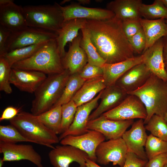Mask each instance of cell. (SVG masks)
<instances>
[{
	"label": "cell",
	"mask_w": 167,
	"mask_h": 167,
	"mask_svg": "<svg viewBox=\"0 0 167 167\" xmlns=\"http://www.w3.org/2000/svg\"><path fill=\"white\" fill-rule=\"evenodd\" d=\"M85 28L106 63H116L135 57L123 31L122 21L115 16L105 20L87 19Z\"/></svg>",
	"instance_id": "6da1fadb"
},
{
	"label": "cell",
	"mask_w": 167,
	"mask_h": 167,
	"mask_svg": "<svg viewBox=\"0 0 167 167\" xmlns=\"http://www.w3.org/2000/svg\"><path fill=\"white\" fill-rule=\"evenodd\" d=\"M127 94L137 96L144 105L147 113L144 124L154 115L164 118L167 111V81L152 74L142 86Z\"/></svg>",
	"instance_id": "7a4b0ae2"
},
{
	"label": "cell",
	"mask_w": 167,
	"mask_h": 167,
	"mask_svg": "<svg viewBox=\"0 0 167 167\" xmlns=\"http://www.w3.org/2000/svg\"><path fill=\"white\" fill-rule=\"evenodd\" d=\"M11 68L34 71L48 75L60 73L65 70L56 39L47 42L31 57L15 63Z\"/></svg>",
	"instance_id": "3957f363"
},
{
	"label": "cell",
	"mask_w": 167,
	"mask_h": 167,
	"mask_svg": "<svg viewBox=\"0 0 167 167\" xmlns=\"http://www.w3.org/2000/svg\"><path fill=\"white\" fill-rule=\"evenodd\" d=\"M70 75L65 70L60 73L48 75L34 93L31 113L37 116L51 109L61 96Z\"/></svg>",
	"instance_id": "277c9868"
},
{
	"label": "cell",
	"mask_w": 167,
	"mask_h": 167,
	"mask_svg": "<svg viewBox=\"0 0 167 167\" xmlns=\"http://www.w3.org/2000/svg\"><path fill=\"white\" fill-rule=\"evenodd\" d=\"M9 120L10 124L31 143L53 148L54 147L52 144L60 141L57 135L47 127L36 116L31 113L21 111Z\"/></svg>",
	"instance_id": "5b68a950"
},
{
	"label": "cell",
	"mask_w": 167,
	"mask_h": 167,
	"mask_svg": "<svg viewBox=\"0 0 167 167\" xmlns=\"http://www.w3.org/2000/svg\"><path fill=\"white\" fill-rule=\"evenodd\" d=\"M23 10L27 26L57 33L64 22L62 12L56 2L54 5L25 6Z\"/></svg>",
	"instance_id": "8992f818"
},
{
	"label": "cell",
	"mask_w": 167,
	"mask_h": 167,
	"mask_svg": "<svg viewBox=\"0 0 167 167\" xmlns=\"http://www.w3.org/2000/svg\"><path fill=\"white\" fill-rule=\"evenodd\" d=\"M57 34L39 28L27 26L18 31L11 32L6 43L7 52L56 39Z\"/></svg>",
	"instance_id": "52a82bcc"
},
{
	"label": "cell",
	"mask_w": 167,
	"mask_h": 167,
	"mask_svg": "<svg viewBox=\"0 0 167 167\" xmlns=\"http://www.w3.org/2000/svg\"><path fill=\"white\" fill-rule=\"evenodd\" d=\"M102 115L107 119L114 120L136 118L144 120L147 116V113L144 105L138 97L128 94L119 105Z\"/></svg>",
	"instance_id": "ba28073f"
},
{
	"label": "cell",
	"mask_w": 167,
	"mask_h": 167,
	"mask_svg": "<svg viewBox=\"0 0 167 167\" xmlns=\"http://www.w3.org/2000/svg\"><path fill=\"white\" fill-rule=\"evenodd\" d=\"M127 152L126 144L122 138L104 141L96 150V162L105 165L112 162L114 165L123 167Z\"/></svg>",
	"instance_id": "9c48e42d"
},
{
	"label": "cell",
	"mask_w": 167,
	"mask_h": 167,
	"mask_svg": "<svg viewBox=\"0 0 167 167\" xmlns=\"http://www.w3.org/2000/svg\"><path fill=\"white\" fill-rule=\"evenodd\" d=\"M51 164L54 167H69L74 162L78 163L79 167H86V159L88 158L84 151L70 145H57L48 153Z\"/></svg>",
	"instance_id": "30bf717a"
},
{
	"label": "cell",
	"mask_w": 167,
	"mask_h": 167,
	"mask_svg": "<svg viewBox=\"0 0 167 167\" xmlns=\"http://www.w3.org/2000/svg\"><path fill=\"white\" fill-rule=\"evenodd\" d=\"M0 153L5 161H29L37 167H44L41 156L30 144H18L0 142Z\"/></svg>",
	"instance_id": "8fae6325"
},
{
	"label": "cell",
	"mask_w": 167,
	"mask_h": 167,
	"mask_svg": "<svg viewBox=\"0 0 167 167\" xmlns=\"http://www.w3.org/2000/svg\"><path fill=\"white\" fill-rule=\"evenodd\" d=\"M0 26L11 32L27 27L23 6L17 5L13 0H0Z\"/></svg>",
	"instance_id": "7c38bea8"
},
{
	"label": "cell",
	"mask_w": 167,
	"mask_h": 167,
	"mask_svg": "<svg viewBox=\"0 0 167 167\" xmlns=\"http://www.w3.org/2000/svg\"><path fill=\"white\" fill-rule=\"evenodd\" d=\"M105 137L100 132L88 130L86 133L78 135H68L60 141L62 145L75 147L86 153L88 158L96 162V150L98 145L105 141Z\"/></svg>",
	"instance_id": "4fadbf2b"
},
{
	"label": "cell",
	"mask_w": 167,
	"mask_h": 167,
	"mask_svg": "<svg viewBox=\"0 0 167 167\" xmlns=\"http://www.w3.org/2000/svg\"><path fill=\"white\" fill-rule=\"evenodd\" d=\"M134 122V120H110L101 115L96 118L88 121L87 128L88 130L100 132L109 140L116 139L122 138L127 129Z\"/></svg>",
	"instance_id": "5bb4252c"
},
{
	"label": "cell",
	"mask_w": 167,
	"mask_h": 167,
	"mask_svg": "<svg viewBox=\"0 0 167 167\" xmlns=\"http://www.w3.org/2000/svg\"><path fill=\"white\" fill-rule=\"evenodd\" d=\"M57 3L62 12L64 22L75 19L105 20L115 16L113 13L107 9L88 7L76 3L65 6Z\"/></svg>",
	"instance_id": "9a60e30c"
},
{
	"label": "cell",
	"mask_w": 167,
	"mask_h": 167,
	"mask_svg": "<svg viewBox=\"0 0 167 167\" xmlns=\"http://www.w3.org/2000/svg\"><path fill=\"white\" fill-rule=\"evenodd\" d=\"M144 125V120L139 119L134 122L130 130L125 131L122 138L128 152L135 154L142 159L148 160L144 148L148 137Z\"/></svg>",
	"instance_id": "2e32d148"
},
{
	"label": "cell",
	"mask_w": 167,
	"mask_h": 167,
	"mask_svg": "<svg viewBox=\"0 0 167 167\" xmlns=\"http://www.w3.org/2000/svg\"><path fill=\"white\" fill-rule=\"evenodd\" d=\"M46 77L39 71L11 68L10 82L20 91L32 93Z\"/></svg>",
	"instance_id": "e0dca14e"
},
{
	"label": "cell",
	"mask_w": 167,
	"mask_h": 167,
	"mask_svg": "<svg viewBox=\"0 0 167 167\" xmlns=\"http://www.w3.org/2000/svg\"><path fill=\"white\" fill-rule=\"evenodd\" d=\"M102 91L90 101L77 107L74 121L68 130L61 134L60 141L68 135H78L87 132V126L92 111L98 106Z\"/></svg>",
	"instance_id": "ac0fdd59"
},
{
	"label": "cell",
	"mask_w": 167,
	"mask_h": 167,
	"mask_svg": "<svg viewBox=\"0 0 167 167\" xmlns=\"http://www.w3.org/2000/svg\"><path fill=\"white\" fill-rule=\"evenodd\" d=\"M152 73L142 62L128 70L116 81L115 85L127 93L142 86Z\"/></svg>",
	"instance_id": "d6986e66"
},
{
	"label": "cell",
	"mask_w": 167,
	"mask_h": 167,
	"mask_svg": "<svg viewBox=\"0 0 167 167\" xmlns=\"http://www.w3.org/2000/svg\"><path fill=\"white\" fill-rule=\"evenodd\" d=\"M163 37L143 52V62L152 74L167 81V73L163 57Z\"/></svg>",
	"instance_id": "ffe728a7"
},
{
	"label": "cell",
	"mask_w": 167,
	"mask_h": 167,
	"mask_svg": "<svg viewBox=\"0 0 167 167\" xmlns=\"http://www.w3.org/2000/svg\"><path fill=\"white\" fill-rule=\"evenodd\" d=\"M81 36L79 34L73 40L68 51L62 58L64 69L67 70L71 75L79 72L88 63L86 54L80 46Z\"/></svg>",
	"instance_id": "44dd1931"
},
{
	"label": "cell",
	"mask_w": 167,
	"mask_h": 167,
	"mask_svg": "<svg viewBox=\"0 0 167 167\" xmlns=\"http://www.w3.org/2000/svg\"><path fill=\"white\" fill-rule=\"evenodd\" d=\"M128 95L126 92L115 85L106 87L102 91L101 102L90 115L88 121L96 118L115 108L121 103Z\"/></svg>",
	"instance_id": "7402d4cb"
},
{
	"label": "cell",
	"mask_w": 167,
	"mask_h": 167,
	"mask_svg": "<svg viewBox=\"0 0 167 167\" xmlns=\"http://www.w3.org/2000/svg\"><path fill=\"white\" fill-rule=\"evenodd\" d=\"M143 54L124 61L113 64L105 63L101 66L103 77L106 87L115 85L117 80L133 66L143 62Z\"/></svg>",
	"instance_id": "603a6c76"
},
{
	"label": "cell",
	"mask_w": 167,
	"mask_h": 167,
	"mask_svg": "<svg viewBox=\"0 0 167 167\" xmlns=\"http://www.w3.org/2000/svg\"><path fill=\"white\" fill-rule=\"evenodd\" d=\"M86 23L87 19H75L63 22L57 33L56 39L62 58L66 53L65 47L66 44L71 42L79 35V30L85 28Z\"/></svg>",
	"instance_id": "cb8c5ba5"
},
{
	"label": "cell",
	"mask_w": 167,
	"mask_h": 167,
	"mask_svg": "<svg viewBox=\"0 0 167 167\" xmlns=\"http://www.w3.org/2000/svg\"><path fill=\"white\" fill-rule=\"evenodd\" d=\"M141 0H115L107 4V9L111 11L115 16L122 21L140 18Z\"/></svg>",
	"instance_id": "d4e9b609"
},
{
	"label": "cell",
	"mask_w": 167,
	"mask_h": 167,
	"mask_svg": "<svg viewBox=\"0 0 167 167\" xmlns=\"http://www.w3.org/2000/svg\"><path fill=\"white\" fill-rule=\"evenodd\" d=\"M139 20L146 38L144 51L159 40L167 35V24L165 19L151 20L140 18Z\"/></svg>",
	"instance_id": "484cf974"
},
{
	"label": "cell",
	"mask_w": 167,
	"mask_h": 167,
	"mask_svg": "<svg viewBox=\"0 0 167 167\" xmlns=\"http://www.w3.org/2000/svg\"><path fill=\"white\" fill-rule=\"evenodd\" d=\"M106 87L103 76L87 80L72 100L78 107L92 100Z\"/></svg>",
	"instance_id": "4316f807"
},
{
	"label": "cell",
	"mask_w": 167,
	"mask_h": 167,
	"mask_svg": "<svg viewBox=\"0 0 167 167\" xmlns=\"http://www.w3.org/2000/svg\"><path fill=\"white\" fill-rule=\"evenodd\" d=\"M86 81L81 78L78 73L71 75L61 96L52 108L62 105L71 101Z\"/></svg>",
	"instance_id": "83f0119b"
},
{
	"label": "cell",
	"mask_w": 167,
	"mask_h": 167,
	"mask_svg": "<svg viewBox=\"0 0 167 167\" xmlns=\"http://www.w3.org/2000/svg\"><path fill=\"white\" fill-rule=\"evenodd\" d=\"M62 114V105H59L36 116L45 126L58 135L61 134Z\"/></svg>",
	"instance_id": "f1b7e54d"
},
{
	"label": "cell",
	"mask_w": 167,
	"mask_h": 167,
	"mask_svg": "<svg viewBox=\"0 0 167 167\" xmlns=\"http://www.w3.org/2000/svg\"><path fill=\"white\" fill-rule=\"evenodd\" d=\"M80 46L85 52L88 59V63L95 66H102L105 62L97 52L90 38L88 30L82 29Z\"/></svg>",
	"instance_id": "f546056e"
},
{
	"label": "cell",
	"mask_w": 167,
	"mask_h": 167,
	"mask_svg": "<svg viewBox=\"0 0 167 167\" xmlns=\"http://www.w3.org/2000/svg\"><path fill=\"white\" fill-rule=\"evenodd\" d=\"M48 42L18 49L7 52L2 57L6 59L11 67L15 63L32 56Z\"/></svg>",
	"instance_id": "4dcf8cb0"
},
{
	"label": "cell",
	"mask_w": 167,
	"mask_h": 167,
	"mask_svg": "<svg viewBox=\"0 0 167 167\" xmlns=\"http://www.w3.org/2000/svg\"><path fill=\"white\" fill-rule=\"evenodd\" d=\"M139 13L140 16L146 19H167V8L161 0H155L149 5L142 3L139 8Z\"/></svg>",
	"instance_id": "1f68e13d"
},
{
	"label": "cell",
	"mask_w": 167,
	"mask_h": 167,
	"mask_svg": "<svg viewBox=\"0 0 167 167\" xmlns=\"http://www.w3.org/2000/svg\"><path fill=\"white\" fill-rule=\"evenodd\" d=\"M145 127L152 135L167 141V122L163 118L156 115H153Z\"/></svg>",
	"instance_id": "d6a6232c"
},
{
	"label": "cell",
	"mask_w": 167,
	"mask_h": 167,
	"mask_svg": "<svg viewBox=\"0 0 167 167\" xmlns=\"http://www.w3.org/2000/svg\"><path fill=\"white\" fill-rule=\"evenodd\" d=\"M145 148L148 160L159 155L167 153V141L150 134L148 136Z\"/></svg>",
	"instance_id": "836d02e7"
},
{
	"label": "cell",
	"mask_w": 167,
	"mask_h": 167,
	"mask_svg": "<svg viewBox=\"0 0 167 167\" xmlns=\"http://www.w3.org/2000/svg\"><path fill=\"white\" fill-rule=\"evenodd\" d=\"M0 142L14 143L19 142H31L11 124L0 126Z\"/></svg>",
	"instance_id": "e575fe53"
},
{
	"label": "cell",
	"mask_w": 167,
	"mask_h": 167,
	"mask_svg": "<svg viewBox=\"0 0 167 167\" xmlns=\"http://www.w3.org/2000/svg\"><path fill=\"white\" fill-rule=\"evenodd\" d=\"M77 107L73 101L62 105L61 134L66 131L72 124Z\"/></svg>",
	"instance_id": "d590c367"
},
{
	"label": "cell",
	"mask_w": 167,
	"mask_h": 167,
	"mask_svg": "<svg viewBox=\"0 0 167 167\" xmlns=\"http://www.w3.org/2000/svg\"><path fill=\"white\" fill-rule=\"evenodd\" d=\"M11 70L6 59L0 57V90L7 94H10L12 92L10 82Z\"/></svg>",
	"instance_id": "8d00e7d4"
},
{
	"label": "cell",
	"mask_w": 167,
	"mask_h": 167,
	"mask_svg": "<svg viewBox=\"0 0 167 167\" xmlns=\"http://www.w3.org/2000/svg\"><path fill=\"white\" fill-rule=\"evenodd\" d=\"M128 41L135 53L140 54L144 52L146 46V41L142 28Z\"/></svg>",
	"instance_id": "74e56055"
},
{
	"label": "cell",
	"mask_w": 167,
	"mask_h": 167,
	"mask_svg": "<svg viewBox=\"0 0 167 167\" xmlns=\"http://www.w3.org/2000/svg\"><path fill=\"white\" fill-rule=\"evenodd\" d=\"M78 73L81 78L86 80L103 76V75L101 67L92 65L88 63Z\"/></svg>",
	"instance_id": "f35d334b"
},
{
	"label": "cell",
	"mask_w": 167,
	"mask_h": 167,
	"mask_svg": "<svg viewBox=\"0 0 167 167\" xmlns=\"http://www.w3.org/2000/svg\"><path fill=\"white\" fill-rule=\"evenodd\" d=\"M139 19H129L122 21L123 30L128 40L142 28Z\"/></svg>",
	"instance_id": "ab89813d"
},
{
	"label": "cell",
	"mask_w": 167,
	"mask_h": 167,
	"mask_svg": "<svg viewBox=\"0 0 167 167\" xmlns=\"http://www.w3.org/2000/svg\"><path fill=\"white\" fill-rule=\"evenodd\" d=\"M148 161L139 158L133 153L128 152L123 167H143Z\"/></svg>",
	"instance_id": "60d3db41"
},
{
	"label": "cell",
	"mask_w": 167,
	"mask_h": 167,
	"mask_svg": "<svg viewBox=\"0 0 167 167\" xmlns=\"http://www.w3.org/2000/svg\"><path fill=\"white\" fill-rule=\"evenodd\" d=\"M167 163V153L155 156L148 160L145 167H164Z\"/></svg>",
	"instance_id": "b9f144b4"
},
{
	"label": "cell",
	"mask_w": 167,
	"mask_h": 167,
	"mask_svg": "<svg viewBox=\"0 0 167 167\" xmlns=\"http://www.w3.org/2000/svg\"><path fill=\"white\" fill-rule=\"evenodd\" d=\"M11 33L9 31L0 26V57H2L7 53L6 43Z\"/></svg>",
	"instance_id": "7bdbcfd3"
},
{
	"label": "cell",
	"mask_w": 167,
	"mask_h": 167,
	"mask_svg": "<svg viewBox=\"0 0 167 167\" xmlns=\"http://www.w3.org/2000/svg\"><path fill=\"white\" fill-rule=\"evenodd\" d=\"M20 112V109L12 106H8L3 111L0 117V121L11 119L16 117Z\"/></svg>",
	"instance_id": "ee69618b"
},
{
	"label": "cell",
	"mask_w": 167,
	"mask_h": 167,
	"mask_svg": "<svg viewBox=\"0 0 167 167\" xmlns=\"http://www.w3.org/2000/svg\"><path fill=\"white\" fill-rule=\"evenodd\" d=\"M163 57L166 71L167 73V35L163 37Z\"/></svg>",
	"instance_id": "f6af8a7d"
},
{
	"label": "cell",
	"mask_w": 167,
	"mask_h": 167,
	"mask_svg": "<svg viewBox=\"0 0 167 167\" xmlns=\"http://www.w3.org/2000/svg\"><path fill=\"white\" fill-rule=\"evenodd\" d=\"M86 167H101L98 165L95 162L91 160L88 158H86Z\"/></svg>",
	"instance_id": "bcb514c9"
},
{
	"label": "cell",
	"mask_w": 167,
	"mask_h": 167,
	"mask_svg": "<svg viewBox=\"0 0 167 167\" xmlns=\"http://www.w3.org/2000/svg\"><path fill=\"white\" fill-rule=\"evenodd\" d=\"M78 3L80 5H88L91 2L90 0H78Z\"/></svg>",
	"instance_id": "7dc6e473"
},
{
	"label": "cell",
	"mask_w": 167,
	"mask_h": 167,
	"mask_svg": "<svg viewBox=\"0 0 167 167\" xmlns=\"http://www.w3.org/2000/svg\"><path fill=\"white\" fill-rule=\"evenodd\" d=\"M4 162L2 158H0V167H2Z\"/></svg>",
	"instance_id": "c3c4849f"
},
{
	"label": "cell",
	"mask_w": 167,
	"mask_h": 167,
	"mask_svg": "<svg viewBox=\"0 0 167 167\" xmlns=\"http://www.w3.org/2000/svg\"><path fill=\"white\" fill-rule=\"evenodd\" d=\"M161 1L165 5V6L167 8V0H161Z\"/></svg>",
	"instance_id": "681fc988"
},
{
	"label": "cell",
	"mask_w": 167,
	"mask_h": 167,
	"mask_svg": "<svg viewBox=\"0 0 167 167\" xmlns=\"http://www.w3.org/2000/svg\"><path fill=\"white\" fill-rule=\"evenodd\" d=\"M164 118L165 121L167 122V111L166 113Z\"/></svg>",
	"instance_id": "f907efd6"
},
{
	"label": "cell",
	"mask_w": 167,
	"mask_h": 167,
	"mask_svg": "<svg viewBox=\"0 0 167 167\" xmlns=\"http://www.w3.org/2000/svg\"><path fill=\"white\" fill-rule=\"evenodd\" d=\"M69 1H70V0H64L62 2H61V4H60V5H61V4H63L64 3H65L67 2H69Z\"/></svg>",
	"instance_id": "816d5d0a"
},
{
	"label": "cell",
	"mask_w": 167,
	"mask_h": 167,
	"mask_svg": "<svg viewBox=\"0 0 167 167\" xmlns=\"http://www.w3.org/2000/svg\"><path fill=\"white\" fill-rule=\"evenodd\" d=\"M164 167H167V163L165 165Z\"/></svg>",
	"instance_id": "f5cc1de1"
},
{
	"label": "cell",
	"mask_w": 167,
	"mask_h": 167,
	"mask_svg": "<svg viewBox=\"0 0 167 167\" xmlns=\"http://www.w3.org/2000/svg\"><path fill=\"white\" fill-rule=\"evenodd\" d=\"M165 21H166V23L167 24V19L165 20Z\"/></svg>",
	"instance_id": "db71d44e"
},
{
	"label": "cell",
	"mask_w": 167,
	"mask_h": 167,
	"mask_svg": "<svg viewBox=\"0 0 167 167\" xmlns=\"http://www.w3.org/2000/svg\"><path fill=\"white\" fill-rule=\"evenodd\" d=\"M143 167H145V166H144Z\"/></svg>",
	"instance_id": "11a10c76"
}]
</instances>
